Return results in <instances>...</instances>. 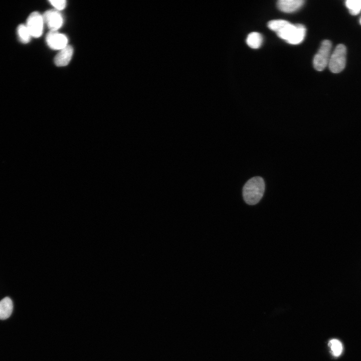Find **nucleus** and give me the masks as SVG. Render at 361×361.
Listing matches in <instances>:
<instances>
[{
    "mask_svg": "<svg viewBox=\"0 0 361 361\" xmlns=\"http://www.w3.org/2000/svg\"><path fill=\"white\" fill-rule=\"evenodd\" d=\"M265 191L264 179L260 176H255L249 179L243 188V197L248 205L257 204L262 199Z\"/></svg>",
    "mask_w": 361,
    "mask_h": 361,
    "instance_id": "1",
    "label": "nucleus"
},
{
    "mask_svg": "<svg viewBox=\"0 0 361 361\" xmlns=\"http://www.w3.org/2000/svg\"><path fill=\"white\" fill-rule=\"evenodd\" d=\"M276 33L278 37L287 43L292 45H297L304 40L306 28L302 24L294 25L286 21L285 23Z\"/></svg>",
    "mask_w": 361,
    "mask_h": 361,
    "instance_id": "2",
    "label": "nucleus"
},
{
    "mask_svg": "<svg viewBox=\"0 0 361 361\" xmlns=\"http://www.w3.org/2000/svg\"><path fill=\"white\" fill-rule=\"evenodd\" d=\"M346 49L343 44L338 45L331 54L328 67L330 71L338 73L342 71L346 64Z\"/></svg>",
    "mask_w": 361,
    "mask_h": 361,
    "instance_id": "3",
    "label": "nucleus"
},
{
    "mask_svg": "<svg viewBox=\"0 0 361 361\" xmlns=\"http://www.w3.org/2000/svg\"><path fill=\"white\" fill-rule=\"evenodd\" d=\"M332 44L328 40H323L314 57L313 64L315 70L321 71L328 65Z\"/></svg>",
    "mask_w": 361,
    "mask_h": 361,
    "instance_id": "4",
    "label": "nucleus"
},
{
    "mask_svg": "<svg viewBox=\"0 0 361 361\" xmlns=\"http://www.w3.org/2000/svg\"><path fill=\"white\" fill-rule=\"evenodd\" d=\"M44 24L43 16L38 12H34L29 16L26 25L32 37L39 38L43 33Z\"/></svg>",
    "mask_w": 361,
    "mask_h": 361,
    "instance_id": "5",
    "label": "nucleus"
},
{
    "mask_svg": "<svg viewBox=\"0 0 361 361\" xmlns=\"http://www.w3.org/2000/svg\"><path fill=\"white\" fill-rule=\"evenodd\" d=\"M46 41L48 46L54 50H60L68 45L67 37L57 31H50L46 36Z\"/></svg>",
    "mask_w": 361,
    "mask_h": 361,
    "instance_id": "6",
    "label": "nucleus"
},
{
    "mask_svg": "<svg viewBox=\"0 0 361 361\" xmlns=\"http://www.w3.org/2000/svg\"><path fill=\"white\" fill-rule=\"evenodd\" d=\"M43 16L44 24L50 31H57L63 24V19L58 11L51 10L45 12Z\"/></svg>",
    "mask_w": 361,
    "mask_h": 361,
    "instance_id": "7",
    "label": "nucleus"
},
{
    "mask_svg": "<svg viewBox=\"0 0 361 361\" xmlns=\"http://www.w3.org/2000/svg\"><path fill=\"white\" fill-rule=\"evenodd\" d=\"M73 49L72 46L67 45L56 55L54 58L55 64L58 67L67 65L72 58Z\"/></svg>",
    "mask_w": 361,
    "mask_h": 361,
    "instance_id": "8",
    "label": "nucleus"
},
{
    "mask_svg": "<svg viewBox=\"0 0 361 361\" xmlns=\"http://www.w3.org/2000/svg\"><path fill=\"white\" fill-rule=\"evenodd\" d=\"M303 0H279L277 2L278 8L285 13H292L299 9L303 5Z\"/></svg>",
    "mask_w": 361,
    "mask_h": 361,
    "instance_id": "9",
    "label": "nucleus"
},
{
    "mask_svg": "<svg viewBox=\"0 0 361 361\" xmlns=\"http://www.w3.org/2000/svg\"><path fill=\"white\" fill-rule=\"evenodd\" d=\"M13 309V303L11 299L6 297L0 301V319L8 318L11 315Z\"/></svg>",
    "mask_w": 361,
    "mask_h": 361,
    "instance_id": "10",
    "label": "nucleus"
},
{
    "mask_svg": "<svg viewBox=\"0 0 361 361\" xmlns=\"http://www.w3.org/2000/svg\"><path fill=\"white\" fill-rule=\"evenodd\" d=\"M246 41L247 44L250 48L258 49L262 44L263 37L260 33L254 32L248 35Z\"/></svg>",
    "mask_w": 361,
    "mask_h": 361,
    "instance_id": "11",
    "label": "nucleus"
},
{
    "mask_svg": "<svg viewBox=\"0 0 361 361\" xmlns=\"http://www.w3.org/2000/svg\"><path fill=\"white\" fill-rule=\"evenodd\" d=\"M17 34L19 40L23 44L29 43L32 37L26 24H20L18 26Z\"/></svg>",
    "mask_w": 361,
    "mask_h": 361,
    "instance_id": "12",
    "label": "nucleus"
},
{
    "mask_svg": "<svg viewBox=\"0 0 361 361\" xmlns=\"http://www.w3.org/2000/svg\"><path fill=\"white\" fill-rule=\"evenodd\" d=\"M345 5L352 15H357L361 10V0H347Z\"/></svg>",
    "mask_w": 361,
    "mask_h": 361,
    "instance_id": "13",
    "label": "nucleus"
},
{
    "mask_svg": "<svg viewBox=\"0 0 361 361\" xmlns=\"http://www.w3.org/2000/svg\"><path fill=\"white\" fill-rule=\"evenodd\" d=\"M329 345L334 356H338L340 355L342 350V346L341 342L338 340L336 339H331L329 341Z\"/></svg>",
    "mask_w": 361,
    "mask_h": 361,
    "instance_id": "14",
    "label": "nucleus"
},
{
    "mask_svg": "<svg viewBox=\"0 0 361 361\" xmlns=\"http://www.w3.org/2000/svg\"><path fill=\"white\" fill-rule=\"evenodd\" d=\"M49 2L57 11L63 10L66 6V1L65 0H51Z\"/></svg>",
    "mask_w": 361,
    "mask_h": 361,
    "instance_id": "15",
    "label": "nucleus"
},
{
    "mask_svg": "<svg viewBox=\"0 0 361 361\" xmlns=\"http://www.w3.org/2000/svg\"><path fill=\"white\" fill-rule=\"evenodd\" d=\"M360 24L361 25V19H360Z\"/></svg>",
    "mask_w": 361,
    "mask_h": 361,
    "instance_id": "16",
    "label": "nucleus"
}]
</instances>
